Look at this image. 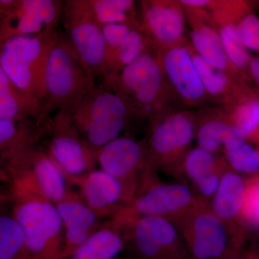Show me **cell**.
Masks as SVG:
<instances>
[{"instance_id":"18","label":"cell","mask_w":259,"mask_h":259,"mask_svg":"<svg viewBox=\"0 0 259 259\" xmlns=\"http://www.w3.org/2000/svg\"><path fill=\"white\" fill-rule=\"evenodd\" d=\"M183 8L191 28V45L194 51L213 67L224 71L234 79L247 83L248 79L228 59L208 10L185 6Z\"/></svg>"},{"instance_id":"35","label":"cell","mask_w":259,"mask_h":259,"mask_svg":"<svg viewBox=\"0 0 259 259\" xmlns=\"http://www.w3.org/2000/svg\"><path fill=\"white\" fill-rule=\"evenodd\" d=\"M136 27L139 26L126 23L108 24L102 26V32L105 42V58L104 64L113 55L130 32Z\"/></svg>"},{"instance_id":"27","label":"cell","mask_w":259,"mask_h":259,"mask_svg":"<svg viewBox=\"0 0 259 259\" xmlns=\"http://www.w3.org/2000/svg\"><path fill=\"white\" fill-rule=\"evenodd\" d=\"M150 49L152 48L140 27L133 29L113 55L104 64L101 76L104 83L113 79Z\"/></svg>"},{"instance_id":"38","label":"cell","mask_w":259,"mask_h":259,"mask_svg":"<svg viewBox=\"0 0 259 259\" xmlns=\"http://www.w3.org/2000/svg\"><path fill=\"white\" fill-rule=\"evenodd\" d=\"M116 259H141L139 258H137V257H117Z\"/></svg>"},{"instance_id":"5","label":"cell","mask_w":259,"mask_h":259,"mask_svg":"<svg viewBox=\"0 0 259 259\" xmlns=\"http://www.w3.org/2000/svg\"><path fill=\"white\" fill-rule=\"evenodd\" d=\"M59 34L56 29L0 42V69L20 90L42 103L48 59Z\"/></svg>"},{"instance_id":"34","label":"cell","mask_w":259,"mask_h":259,"mask_svg":"<svg viewBox=\"0 0 259 259\" xmlns=\"http://www.w3.org/2000/svg\"><path fill=\"white\" fill-rule=\"evenodd\" d=\"M237 35L246 49L259 53V18L250 13L239 20L236 27Z\"/></svg>"},{"instance_id":"1","label":"cell","mask_w":259,"mask_h":259,"mask_svg":"<svg viewBox=\"0 0 259 259\" xmlns=\"http://www.w3.org/2000/svg\"><path fill=\"white\" fill-rule=\"evenodd\" d=\"M171 222L185 241L190 259H229L243 252L247 228L226 223L203 201Z\"/></svg>"},{"instance_id":"15","label":"cell","mask_w":259,"mask_h":259,"mask_svg":"<svg viewBox=\"0 0 259 259\" xmlns=\"http://www.w3.org/2000/svg\"><path fill=\"white\" fill-rule=\"evenodd\" d=\"M140 28L155 52L186 45V16L180 1L140 2Z\"/></svg>"},{"instance_id":"10","label":"cell","mask_w":259,"mask_h":259,"mask_svg":"<svg viewBox=\"0 0 259 259\" xmlns=\"http://www.w3.org/2000/svg\"><path fill=\"white\" fill-rule=\"evenodd\" d=\"M120 220L127 228L126 248L131 250L135 257L141 259H190L180 231L169 220L157 216Z\"/></svg>"},{"instance_id":"23","label":"cell","mask_w":259,"mask_h":259,"mask_svg":"<svg viewBox=\"0 0 259 259\" xmlns=\"http://www.w3.org/2000/svg\"><path fill=\"white\" fill-rule=\"evenodd\" d=\"M127 228L120 219L106 220L100 228L66 259H116L126 249Z\"/></svg>"},{"instance_id":"22","label":"cell","mask_w":259,"mask_h":259,"mask_svg":"<svg viewBox=\"0 0 259 259\" xmlns=\"http://www.w3.org/2000/svg\"><path fill=\"white\" fill-rule=\"evenodd\" d=\"M0 119L13 121L35 120L49 123L45 105L20 90L0 69Z\"/></svg>"},{"instance_id":"14","label":"cell","mask_w":259,"mask_h":259,"mask_svg":"<svg viewBox=\"0 0 259 259\" xmlns=\"http://www.w3.org/2000/svg\"><path fill=\"white\" fill-rule=\"evenodd\" d=\"M200 201L186 184H165L158 181L132 200L122 204L113 218L125 220L157 216L172 221Z\"/></svg>"},{"instance_id":"3","label":"cell","mask_w":259,"mask_h":259,"mask_svg":"<svg viewBox=\"0 0 259 259\" xmlns=\"http://www.w3.org/2000/svg\"><path fill=\"white\" fill-rule=\"evenodd\" d=\"M103 84L127 102L136 117L150 120L169 110L168 103L173 90L152 49Z\"/></svg>"},{"instance_id":"13","label":"cell","mask_w":259,"mask_h":259,"mask_svg":"<svg viewBox=\"0 0 259 259\" xmlns=\"http://www.w3.org/2000/svg\"><path fill=\"white\" fill-rule=\"evenodd\" d=\"M49 136L48 153L66 175L79 176L95 169L98 149L83 139L69 113L56 112Z\"/></svg>"},{"instance_id":"9","label":"cell","mask_w":259,"mask_h":259,"mask_svg":"<svg viewBox=\"0 0 259 259\" xmlns=\"http://www.w3.org/2000/svg\"><path fill=\"white\" fill-rule=\"evenodd\" d=\"M97 163L124 186L131 200L159 181L150 165L144 141L131 136L117 138L99 148Z\"/></svg>"},{"instance_id":"31","label":"cell","mask_w":259,"mask_h":259,"mask_svg":"<svg viewBox=\"0 0 259 259\" xmlns=\"http://www.w3.org/2000/svg\"><path fill=\"white\" fill-rule=\"evenodd\" d=\"M0 259H25V238L13 216L0 218Z\"/></svg>"},{"instance_id":"33","label":"cell","mask_w":259,"mask_h":259,"mask_svg":"<svg viewBox=\"0 0 259 259\" xmlns=\"http://www.w3.org/2000/svg\"><path fill=\"white\" fill-rule=\"evenodd\" d=\"M241 219L245 228L259 230V174L246 178Z\"/></svg>"},{"instance_id":"17","label":"cell","mask_w":259,"mask_h":259,"mask_svg":"<svg viewBox=\"0 0 259 259\" xmlns=\"http://www.w3.org/2000/svg\"><path fill=\"white\" fill-rule=\"evenodd\" d=\"M228 169L224 156L197 146L191 148L171 174L187 182L199 199L210 203Z\"/></svg>"},{"instance_id":"11","label":"cell","mask_w":259,"mask_h":259,"mask_svg":"<svg viewBox=\"0 0 259 259\" xmlns=\"http://www.w3.org/2000/svg\"><path fill=\"white\" fill-rule=\"evenodd\" d=\"M61 23L65 35L83 64L95 77L101 76L105 39L102 27L94 17L88 0L65 2Z\"/></svg>"},{"instance_id":"4","label":"cell","mask_w":259,"mask_h":259,"mask_svg":"<svg viewBox=\"0 0 259 259\" xmlns=\"http://www.w3.org/2000/svg\"><path fill=\"white\" fill-rule=\"evenodd\" d=\"M95 78L59 31L46 69L44 103L48 113L71 111L96 87Z\"/></svg>"},{"instance_id":"36","label":"cell","mask_w":259,"mask_h":259,"mask_svg":"<svg viewBox=\"0 0 259 259\" xmlns=\"http://www.w3.org/2000/svg\"><path fill=\"white\" fill-rule=\"evenodd\" d=\"M249 74L258 86L259 94V56L252 59L250 64Z\"/></svg>"},{"instance_id":"26","label":"cell","mask_w":259,"mask_h":259,"mask_svg":"<svg viewBox=\"0 0 259 259\" xmlns=\"http://www.w3.org/2000/svg\"><path fill=\"white\" fill-rule=\"evenodd\" d=\"M51 120L40 123L35 120L13 121L0 119L1 161L13 153L39 144L51 131Z\"/></svg>"},{"instance_id":"32","label":"cell","mask_w":259,"mask_h":259,"mask_svg":"<svg viewBox=\"0 0 259 259\" xmlns=\"http://www.w3.org/2000/svg\"><path fill=\"white\" fill-rule=\"evenodd\" d=\"M225 159L232 171L255 175L259 174V148L245 144L238 149L225 151Z\"/></svg>"},{"instance_id":"21","label":"cell","mask_w":259,"mask_h":259,"mask_svg":"<svg viewBox=\"0 0 259 259\" xmlns=\"http://www.w3.org/2000/svg\"><path fill=\"white\" fill-rule=\"evenodd\" d=\"M201 118L197 117L195 139L198 147L218 153L222 147L225 152L234 151L245 144L244 132L229 120L223 109L208 112Z\"/></svg>"},{"instance_id":"20","label":"cell","mask_w":259,"mask_h":259,"mask_svg":"<svg viewBox=\"0 0 259 259\" xmlns=\"http://www.w3.org/2000/svg\"><path fill=\"white\" fill-rule=\"evenodd\" d=\"M55 206L63 223V257L66 259L88 241L105 221L83 203L75 191Z\"/></svg>"},{"instance_id":"28","label":"cell","mask_w":259,"mask_h":259,"mask_svg":"<svg viewBox=\"0 0 259 259\" xmlns=\"http://www.w3.org/2000/svg\"><path fill=\"white\" fill-rule=\"evenodd\" d=\"M229 120L244 132L247 140L259 144V94L253 90L233 105L223 106Z\"/></svg>"},{"instance_id":"6","label":"cell","mask_w":259,"mask_h":259,"mask_svg":"<svg viewBox=\"0 0 259 259\" xmlns=\"http://www.w3.org/2000/svg\"><path fill=\"white\" fill-rule=\"evenodd\" d=\"M67 113L96 149L118 138L131 118L136 117L128 104L104 84L95 87Z\"/></svg>"},{"instance_id":"37","label":"cell","mask_w":259,"mask_h":259,"mask_svg":"<svg viewBox=\"0 0 259 259\" xmlns=\"http://www.w3.org/2000/svg\"><path fill=\"white\" fill-rule=\"evenodd\" d=\"M229 259H259V253L255 251L242 252L241 254Z\"/></svg>"},{"instance_id":"16","label":"cell","mask_w":259,"mask_h":259,"mask_svg":"<svg viewBox=\"0 0 259 259\" xmlns=\"http://www.w3.org/2000/svg\"><path fill=\"white\" fill-rule=\"evenodd\" d=\"M65 175L83 203L104 221L113 218L121 206L131 201L124 186L101 169L79 176Z\"/></svg>"},{"instance_id":"8","label":"cell","mask_w":259,"mask_h":259,"mask_svg":"<svg viewBox=\"0 0 259 259\" xmlns=\"http://www.w3.org/2000/svg\"><path fill=\"white\" fill-rule=\"evenodd\" d=\"M144 141L154 171L171 174L191 149L196 138L197 117L188 111H168L150 119Z\"/></svg>"},{"instance_id":"29","label":"cell","mask_w":259,"mask_h":259,"mask_svg":"<svg viewBox=\"0 0 259 259\" xmlns=\"http://www.w3.org/2000/svg\"><path fill=\"white\" fill-rule=\"evenodd\" d=\"M94 17L101 26L126 23L140 26L139 16L133 0H88Z\"/></svg>"},{"instance_id":"24","label":"cell","mask_w":259,"mask_h":259,"mask_svg":"<svg viewBox=\"0 0 259 259\" xmlns=\"http://www.w3.org/2000/svg\"><path fill=\"white\" fill-rule=\"evenodd\" d=\"M190 49L194 66L210 100L230 106L251 91L246 82L234 79L224 71L213 67L194 51L192 45Z\"/></svg>"},{"instance_id":"2","label":"cell","mask_w":259,"mask_h":259,"mask_svg":"<svg viewBox=\"0 0 259 259\" xmlns=\"http://www.w3.org/2000/svg\"><path fill=\"white\" fill-rule=\"evenodd\" d=\"M13 216L25 238V259H64V228L55 204L11 182Z\"/></svg>"},{"instance_id":"39","label":"cell","mask_w":259,"mask_h":259,"mask_svg":"<svg viewBox=\"0 0 259 259\" xmlns=\"http://www.w3.org/2000/svg\"><path fill=\"white\" fill-rule=\"evenodd\" d=\"M259 145V144H258Z\"/></svg>"},{"instance_id":"12","label":"cell","mask_w":259,"mask_h":259,"mask_svg":"<svg viewBox=\"0 0 259 259\" xmlns=\"http://www.w3.org/2000/svg\"><path fill=\"white\" fill-rule=\"evenodd\" d=\"M64 5L58 0H1L0 42L56 30Z\"/></svg>"},{"instance_id":"30","label":"cell","mask_w":259,"mask_h":259,"mask_svg":"<svg viewBox=\"0 0 259 259\" xmlns=\"http://www.w3.org/2000/svg\"><path fill=\"white\" fill-rule=\"evenodd\" d=\"M237 24L235 22L227 21L217 24L215 26L228 59L245 79H248L250 64L253 58L237 35Z\"/></svg>"},{"instance_id":"25","label":"cell","mask_w":259,"mask_h":259,"mask_svg":"<svg viewBox=\"0 0 259 259\" xmlns=\"http://www.w3.org/2000/svg\"><path fill=\"white\" fill-rule=\"evenodd\" d=\"M245 187V177L231 169L225 172L209 203L213 212L226 223L245 227L242 223L241 211Z\"/></svg>"},{"instance_id":"7","label":"cell","mask_w":259,"mask_h":259,"mask_svg":"<svg viewBox=\"0 0 259 259\" xmlns=\"http://www.w3.org/2000/svg\"><path fill=\"white\" fill-rule=\"evenodd\" d=\"M10 182L56 204L71 195L64 172L39 144L25 148L1 161Z\"/></svg>"},{"instance_id":"19","label":"cell","mask_w":259,"mask_h":259,"mask_svg":"<svg viewBox=\"0 0 259 259\" xmlns=\"http://www.w3.org/2000/svg\"><path fill=\"white\" fill-rule=\"evenodd\" d=\"M190 47L187 44L156 53L172 90L186 105L198 106L209 97L194 66Z\"/></svg>"}]
</instances>
